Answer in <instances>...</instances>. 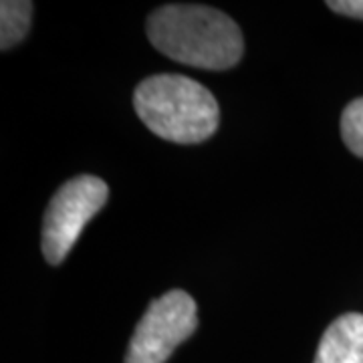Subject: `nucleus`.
Segmentation results:
<instances>
[{
	"label": "nucleus",
	"mask_w": 363,
	"mask_h": 363,
	"mask_svg": "<svg viewBox=\"0 0 363 363\" xmlns=\"http://www.w3.org/2000/svg\"><path fill=\"white\" fill-rule=\"evenodd\" d=\"M135 113L154 135L174 143H200L220 125L216 97L186 75H152L133 93Z\"/></svg>",
	"instance_id": "nucleus-2"
},
{
	"label": "nucleus",
	"mask_w": 363,
	"mask_h": 363,
	"mask_svg": "<svg viewBox=\"0 0 363 363\" xmlns=\"http://www.w3.org/2000/svg\"><path fill=\"white\" fill-rule=\"evenodd\" d=\"M33 2L28 0H2L0 2V49L9 51L25 39L30 18Z\"/></svg>",
	"instance_id": "nucleus-6"
},
{
	"label": "nucleus",
	"mask_w": 363,
	"mask_h": 363,
	"mask_svg": "<svg viewBox=\"0 0 363 363\" xmlns=\"http://www.w3.org/2000/svg\"><path fill=\"white\" fill-rule=\"evenodd\" d=\"M327 6L333 13L345 14V16H351V18L363 21V0H329Z\"/></svg>",
	"instance_id": "nucleus-8"
},
{
	"label": "nucleus",
	"mask_w": 363,
	"mask_h": 363,
	"mask_svg": "<svg viewBox=\"0 0 363 363\" xmlns=\"http://www.w3.org/2000/svg\"><path fill=\"white\" fill-rule=\"evenodd\" d=\"M147 39L182 65L226 71L245 52L242 30L226 13L202 4H166L150 14Z\"/></svg>",
	"instance_id": "nucleus-1"
},
{
	"label": "nucleus",
	"mask_w": 363,
	"mask_h": 363,
	"mask_svg": "<svg viewBox=\"0 0 363 363\" xmlns=\"http://www.w3.org/2000/svg\"><path fill=\"white\" fill-rule=\"evenodd\" d=\"M198 327L196 301L186 291H169L150 303L135 325L125 363H166L176 347L194 335Z\"/></svg>",
	"instance_id": "nucleus-4"
},
{
	"label": "nucleus",
	"mask_w": 363,
	"mask_h": 363,
	"mask_svg": "<svg viewBox=\"0 0 363 363\" xmlns=\"http://www.w3.org/2000/svg\"><path fill=\"white\" fill-rule=\"evenodd\" d=\"M109 188L97 176H77L65 182L49 202L43 222V255L61 264L75 247L89 220L105 206Z\"/></svg>",
	"instance_id": "nucleus-3"
},
{
	"label": "nucleus",
	"mask_w": 363,
	"mask_h": 363,
	"mask_svg": "<svg viewBox=\"0 0 363 363\" xmlns=\"http://www.w3.org/2000/svg\"><path fill=\"white\" fill-rule=\"evenodd\" d=\"M313 363H363L362 313H345L327 327Z\"/></svg>",
	"instance_id": "nucleus-5"
},
{
	"label": "nucleus",
	"mask_w": 363,
	"mask_h": 363,
	"mask_svg": "<svg viewBox=\"0 0 363 363\" xmlns=\"http://www.w3.org/2000/svg\"><path fill=\"white\" fill-rule=\"evenodd\" d=\"M341 138L351 154L363 157V97L351 101L341 116Z\"/></svg>",
	"instance_id": "nucleus-7"
}]
</instances>
